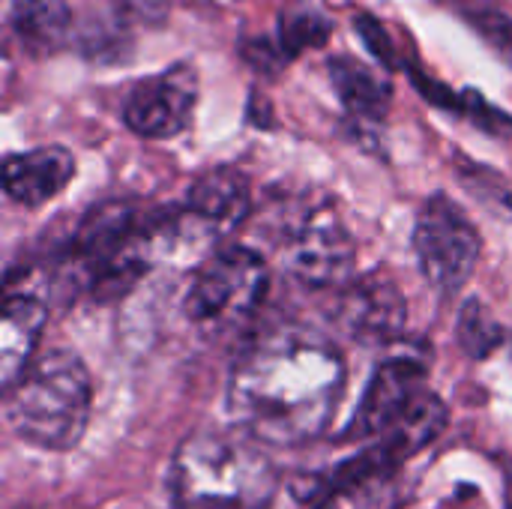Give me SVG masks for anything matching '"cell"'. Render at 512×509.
I'll list each match as a JSON object with an SVG mask.
<instances>
[{
    "mask_svg": "<svg viewBox=\"0 0 512 509\" xmlns=\"http://www.w3.org/2000/svg\"><path fill=\"white\" fill-rule=\"evenodd\" d=\"M342 393V354L318 333L285 327L240 354L228 411L240 432L267 447H303L330 429Z\"/></svg>",
    "mask_w": 512,
    "mask_h": 509,
    "instance_id": "cell-1",
    "label": "cell"
},
{
    "mask_svg": "<svg viewBox=\"0 0 512 509\" xmlns=\"http://www.w3.org/2000/svg\"><path fill=\"white\" fill-rule=\"evenodd\" d=\"M168 486L177 509H267L279 471L246 432H198L177 447Z\"/></svg>",
    "mask_w": 512,
    "mask_h": 509,
    "instance_id": "cell-2",
    "label": "cell"
},
{
    "mask_svg": "<svg viewBox=\"0 0 512 509\" xmlns=\"http://www.w3.org/2000/svg\"><path fill=\"white\" fill-rule=\"evenodd\" d=\"M93 405L90 372L72 351H45L3 390L9 429L39 450H72L87 432Z\"/></svg>",
    "mask_w": 512,
    "mask_h": 509,
    "instance_id": "cell-3",
    "label": "cell"
},
{
    "mask_svg": "<svg viewBox=\"0 0 512 509\" xmlns=\"http://www.w3.org/2000/svg\"><path fill=\"white\" fill-rule=\"evenodd\" d=\"M267 264L246 246H225L210 255L183 297V315L207 333L240 330L264 303Z\"/></svg>",
    "mask_w": 512,
    "mask_h": 509,
    "instance_id": "cell-4",
    "label": "cell"
},
{
    "mask_svg": "<svg viewBox=\"0 0 512 509\" xmlns=\"http://www.w3.org/2000/svg\"><path fill=\"white\" fill-rule=\"evenodd\" d=\"M285 270L306 288H342L357 267V246L333 204H309L285 219Z\"/></svg>",
    "mask_w": 512,
    "mask_h": 509,
    "instance_id": "cell-5",
    "label": "cell"
},
{
    "mask_svg": "<svg viewBox=\"0 0 512 509\" xmlns=\"http://www.w3.org/2000/svg\"><path fill=\"white\" fill-rule=\"evenodd\" d=\"M414 252L426 282L441 294H453L474 276L483 243L465 210L438 192L417 216Z\"/></svg>",
    "mask_w": 512,
    "mask_h": 509,
    "instance_id": "cell-6",
    "label": "cell"
},
{
    "mask_svg": "<svg viewBox=\"0 0 512 509\" xmlns=\"http://www.w3.org/2000/svg\"><path fill=\"white\" fill-rule=\"evenodd\" d=\"M195 105H198L195 69L171 66L132 90L123 108V117L135 135L165 141V138L180 135L192 123Z\"/></svg>",
    "mask_w": 512,
    "mask_h": 509,
    "instance_id": "cell-7",
    "label": "cell"
},
{
    "mask_svg": "<svg viewBox=\"0 0 512 509\" xmlns=\"http://www.w3.org/2000/svg\"><path fill=\"white\" fill-rule=\"evenodd\" d=\"M336 327L363 345H387L405 333L408 303L399 285L384 273L351 279L336 300Z\"/></svg>",
    "mask_w": 512,
    "mask_h": 509,
    "instance_id": "cell-8",
    "label": "cell"
},
{
    "mask_svg": "<svg viewBox=\"0 0 512 509\" xmlns=\"http://www.w3.org/2000/svg\"><path fill=\"white\" fill-rule=\"evenodd\" d=\"M426 390V363L411 357L387 360L375 369L363 402L348 423L342 441H366L387 432L408 408L411 402Z\"/></svg>",
    "mask_w": 512,
    "mask_h": 509,
    "instance_id": "cell-9",
    "label": "cell"
},
{
    "mask_svg": "<svg viewBox=\"0 0 512 509\" xmlns=\"http://www.w3.org/2000/svg\"><path fill=\"white\" fill-rule=\"evenodd\" d=\"M75 177V159L66 147H36L3 162V189L24 207H39L60 195Z\"/></svg>",
    "mask_w": 512,
    "mask_h": 509,
    "instance_id": "cell-10",
    "label": "cell"
},
{
    "mask_svg": "<svg viewBox=\"0 0 512 509\" xmlns=\"http://www.w3.org/2000/svg\"><path fill=\"white\" fill-rule=\"evenodd\" d=\"M447 420H450L447 405L435 393L423 390L411 402V408L387 432L378 435V441L369 447V453L384 468H399L405 459H411L420 450H426L429 444H435L441 438V432L447 429Z\"/></svg>",
    "mask_w": 512,
    "mask_h": 509,
    "instance_id": "cell-11",
    "label": "cell"
},
{
    "mask_svg": "<svg viewBox=\"0 0 512 509\" xmlns=\"http://www.w3.org/2000/svg\"><path fill=\"white\" fill-rule=\"evenodd\" d=\"M45 306L33 294H9L3 303L0 321V387H12L18 375L33 363L42 327H45Z\"/></svg>",
    "mask_w": 512,
    "mask_h": 509,
    "instance_id": "cell-12",
    "label": "cell"
},
{
    "mask_svg": "<svg viewBox=\"0 0 512 509\" xmlns=\"http://www.w3.org/2000/svg\"><path fill=\"white\" fill-rule=\"evenodd\" d=\"M252 207V192L249 180L234 171V168H213L204 171L192 189H189V204L186 210L195 213L213 234L237 228Z\"/></svg>",
    "mask_w": 512,
    "mask_h": 509,
    "instance_id": "cell-13",
    "label": "cell"
},
{
    "mask_svg": "<svg viewBox=\"0 0 512 509\" xmlns=\"http://www.w3.org/2000/svg\"><path fill=\"white\" fill-rule=\"evenodd\" d=\"M9 24L24 51L48 57L69 42L72 12L66 0H9Z\"/></svg>",
    "mask_w": 512,
    "mask_h": 509,
    "instance_id": "cell-14",
    "label": "cell"
},
{
    "mask_svg": "<svg viewBox=\"0 0 512 509\" xmlns=\"http://www.w3.org/2000/svg\"><path fill=\"white\" fill-rule=\"evenodd\" d=\"M330 78L336 93L342 96V105L357 117L360 123H381L390 108V84L378 78L372 69H366L354 57H333Z\"/></svg>",
    "mask_w": 512,
    "mask_h": 509,
    "instance_id": "cell-15",
    "label": "cell"
},
{
    "mask_svg": "<svg viewBox=\"0 0 512 509\" xmlns=\"http://www.w3.org/2000/svg\"><path fill=\"white\" fill-rule=\"evenodd\" d=\"M408 498V486L399 471H378L354 477L330 489L315 509H399Z\"/></svg>",
    "mask_w": 512,
    "mask_h": 509,
    "instance_id": "cell-16",
    "label": "cell"
},
{
    "mask_svg": "<svg viewBox=\"0 0 512 509\" xmlns=\"http://www.w3.org/2000/svg\"><path fill=\"white\" fill-rule=\"evenodd\" d=\"M456 339L471 360H486L504 342V327L480 300H468L459 312Z\"/></svg>",
    "mask_w": 512,
    "mask_h": 509,
    "instance_id": "cell-17",
    "label": "cell"
},
{
    "mask_svg": "<svg viewBox=\"0 0 512 509\" xmlns=\"http://www.w3.org/2000/svg\"><path fill=\"white\" fill-rule=\"evenodd\" d=\"M330 36V21L321 18L318 12H285L282 18V54L294 57L309 45H324Z\"/></svg>",
    "mask_w": 512,
    "mask_h": 509,
    "instance_id": "cell-18",
    "label": "cell"
},
{
    "mask_svg": "<svg viewBox=\"0 0 512 509\" xmlns=\"http://www.w3.org/2000/svg\"><path fill=\"white\" fill-rule=\"evenodd\" d=\"M459 177H462V183L474 192V198H483L492 210H498V213H510L512 216V195L510 189H507V183L492 171V168H486V165H474V162H468V159H459Z\"/></svg>",
    "mask_w": 512,
    "mask_h": 509,
    "instance_id": "cell-19",
    "label": "cell"
},
{
    "mask_svg": "<svg viewBox=\"0 0 512 509\" xmlns=\"http://www.w3.org/2000/svg\"><path fill=\"white\" fill-rule=\"evenodd\" d=\"M468 21L486 36V42L492 48H498L512 63V18H507L504 12H498L492 6H477L468 12Z\"/></svg>",
    "mask_w": 512,
    "mask_h": 509,
    "instance_id": "cell-20",
    "label": "cell"
},
{
    "mask_svg": "<svg viewBox=\"0 0 512 509\" xmlns=\"http://www.w3.org/2000/svg\"><path fill=\"white\" fill-rule=\"evenodd\" d=\"M111 3H114L126 18L141 21V24H150V27L165 24L168 9H171V0H111Z\"/></svg>",
    "mask_w": 512,
    "mask_h": 509,
    "instance_id": "cell-21",
    "label": "cell"
},
{
    "mask_svg": "<svg viewBox=\"0 0 512 509\" xmlns=\"http://www.w3.org/2000/svg\"><path fill=\"white\" fill-rule=\"evenodd\" d=\"M357 33L366 39V45L372 48V54H375L381 63L396 66V51H393V45H390L384 27H381L372 15H357Z\"/></svg>",
    "mask_w": 512,
    "mask_h": 509,
    "instance_id": "cell-22",
    "label": "cell"
},
{
    "mask_svg": "<svg viewBox=\"0 0 512 509\" xmlns=\"http://www.w3.org/2000/svg\"><path fill=\"white\" fill-rule=\"evenodd\" d=\"M465 105L474 111V120H477V126H483V129H489V132H495V135L512 132V117L501 114V111H495V108H492V105H489L483 96H474V93H468Z\"/></svg>",
    "mask_w": 512,
    "mask_h": 509,
    "instance_id": "cell-23",
    "label": "cell"
}]
</instances>
